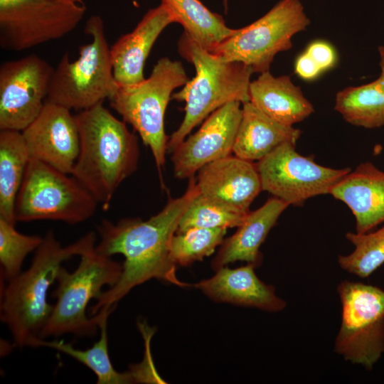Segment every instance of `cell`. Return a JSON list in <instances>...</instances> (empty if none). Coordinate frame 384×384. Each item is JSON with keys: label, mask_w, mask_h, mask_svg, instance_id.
Returning a JSON list of instances; mask_svg holds the SVG:
<instances>
[{"label": "cell", "mask_w": 384, "mask_h": 384, "mask_svg": "<svg viewBox=\"0 0 384 384\" xmlns=\"http://www.w3.org/2000/svg\"><path fill=\"white\" fill-rule=\"evenodd\" d=\"M255 268L249 263L235 269L224 266L215 270L213 277L193 286L217 302L256 308L268 312L284 309L286 302L275 294L272 285L267 284L258 278Z\"/></svg>", "instance_id": "ac0fdd59"}, {"label": "cell", "mask_w": 384, "mask_h": 384, "mask_svg": "<svg viewBox=\"0 0 384 384\" xmlns=\"http://www.w3.org/2000/svg\"><path fill=\"white\" fill-rule=\"evenodd\" d=\"M356 218L357 233H366L384 222V172L371 162L361 164L331 189Z\"/></svg>", "instance_id": "d6986e66"}, {"label": "cell", "mask_w": 384, "mask_h": 384, "mask_svg": "<svg viewBox=\"0 0 384 384\" xmlns=\"http://www.w3.org/2000/svg\"><path fill=\"white\" fill-rule=\"evenodd\" d=\"M98 202L73 176L30 158L15 203L16 222L39 220L74 225L90 219Z\"/></svg>", "instance_id": "ba28073f"}, {"label": "cell", "mask_w": 384, "mask_h": 384, "mask_svg": "<svg viewBox=\"0 0 384 384\" xmlns=\"http://www.w3.org/2000/svg\"><path fill=\"white\" fill-rule=\"evenodd\" d=\"M334 109L348 123L366 129L384 126V78L337 92Z\"/></svg>", "instance_id": "484cf974"}, {"label": "cell", "mask_w": 384, "mask_h": 384, "mask_svg": "<svg viewBox=\"0 0 384 384\" xmlns=\"http://www.w3.org/2000/svg\"><path fill=\"white\" fill-rule=\"evenodd\" d=\"M227 228H193L176 233L170 244L169 257L175 265L188 266L212 255L222 245Z\"/></svg>", "instance_id": "83f0119b"}, {"label": "cell", "mask_w": 384, "mask_h": 384, "mask_svg": "<svg viewBox=\"0 0 384 384\" xmlns=\"http://www.w3.org/2000/svg\"><path fill=\"white\" fill-rule=\"evenodd\" d=\"M179 54L193 64L195 77L171 98L185 102V116L169 138L167 151L172 153L191 130L212 112L231 101L249 102L251 67L226 61L209 52L183 33L178 43Z\"/></svg>", "instance_id": "277c9868"}, {"label": "cell", "mask_w": 384, "mask_h": 384, "mask_svg": "<svg viewBox=\"0 0 384 384\" xmlns=\"http://www.w3.org/2000/svg\"><path fill=\"white\" fill-rule=\"evenodd\" d=\"M247 214L236 212L199 193L182 215L176 233H182L193 228H238Z\"/></svg>", "instance_id": "f1b7e54d"}, {"label": "cell", "mask_w": 384, "mask_h": 384, "mask_svg": "<svg viewBox=\"0 0 384 384\" xmlns=\"http://www.w3.org/2000/svg\"><path fill=\"white\" fill-rule=\"evenodd\" d=\"M305 52L314 60L322 72L333 68L337 60L333 46L324 41L311 43Z\"/></svg>", "instance_id": "4dcf8cb0"}, {"label": "cell", "mask_w": 384, "mask_h": 384, "mask_svg": "<svg viewBox=\"0 0 384 384\" xmlns=\"http://www.w3.org/2000/svg\"><path fill=\"white\" fill-rule=\"evenodd\" d=\"M86 11L67 0H0V46L21 51L73 31Z\"/></svg>", "instance_id": "8fae6325"}, {"label": "cell", "mask_w": 384, "mask_h": 384, "mask_svg": "<svg viewBox=\"0 0 384 384\" xmlns=\"http://www.w3.org/2000/svg\"><path fill=\"white\" fill-rule=\"evenodd\" d=\"M378 53L380 55V68L381 70L380 75L384 78V46L378 47Z\"/></svg>", "instance_id": "d6a6232c"}, {"label": "cell", "mask_w": 384, "mask_h": 384, "mask_svg": "<svg viewBox=\"0 0 384 384\" xmlns=\"http://www.w3.org/2000/svg\"><path fill=\"white\" fill-rule=\"evenodd\" d=\"M75 119L80 151L70 175L106 210L120 184L137 168V137L103 102L78 112Z\"/></svg>", "instance_id": "7a4b0ae2"}, {"label": "cell", "mask_w": 384, "mask_h": 384, "mask_svg": "<svg viewBox=\"0 0 384 384\" xmlns=\"http://www.w3.org/2000/svg\"><path fill=\"white\" fill-rule=\"evenodd\" d=\"M300 134L299 129L274 120L251 102H246L242 103L233 153L241 159L258 161L284 142L296 144Z\"/></svg>", "instance_id": "7402d4cb"}, {"label": "cell", "mask_w": 384, "mask_h": 384, "mask_svg": "<svg viewBox=\"0 0 384 384\" xmlns=\"http://www.w3.org/2000/svg\"><path fill=\"white\" fill-rule=\"evenodd\" d=\"M321 70L314 60L306 53L301 54L295 62V73L305 80L317 78Z\"/></svg>", "instance_id": "1f68e13d"}, {"label": "cell", "mask_w": 384, "mask_h": 384, "mask_svg": "<svg viewBox=\"0 0 384 384\" xmlns=\"http://www.w3.org/2000/svg\"><path fill=\"white\" fill-rule=\"evenodd\" d=\"M54 68L31 54L0 66V130L22 132L41 113Z\"/></svg>", "instance_id": "4fadbf2b"}, {"label": "cell", "mask_w": 384, "mask_h": 384, "mask_svg": "<svg viewBox=\"0 0 384 384\" xmlns=\"http://www.w3.org/2000/svg\"><path fill=\"white\" fill-rule=\"evenodd\" d=\"M289 205L273 197L257 210L249 212L236 232L222 243L212 261L217 270L236 261H244L255 267L261 263L260 247L281 214Z\"/></svg>", "instance_id": "ffe728a7"}, {"label": "cell", "mask_w": 384, "mask_h": 384, "mask_svg": "<svg viewBox=\"0 0 384 384\" xmlns=\"http://www.w3.org/2000/svg\"><path fill=\"white\" fill-rule=\"evenodd\" d=\"M115 309L102 307L103 314L99 323L100 337L93 346L87 349L75 348L72 343L63 341H46L39 337L31 338L27 346L48 347L65 353L77 360L91 370L97 376L98 384L132 383L133 380L129 371L119 373L113 366L108 352L107 319Z\"/></svg>", "instance_id": "cb8c5ba5"}, {"label": "cell", "mask_w": 384, "mask_h": 384, "mask_svg": "<svg viewBox=\"0 0 384 384\" xmlns=\"http://www.w3.org/2000/svg\"><path fill=\"white\" fill-rule=\"evenodd\" d=\"M161 4L171 11L185 33L210 53L235 31L199 0H161Z\"/></svg>", "instance_id": "d4e9b609"}, {"label": "cell", "mask_w": 384, "mask_h": 384, "mask_svg": "<svg viewBox=\"0 0 384 384\" xmlns=\"http://www.w3.org/2000/svg\"><path fill=\"white\" fill-rule=\"evenodd\" d=\"M43 238L20 233L15 225L0 218L1 274L8 282L21 273L26 256L40 246Z\"/></svg>", "instance_id": "f546056e"}, {"label": "cell", "mask_w": 384, "mask_h": 384, "mask_svg": "<svg viewBox=\"0 0 384 384\" xmlns=\"http://www.w3.org/2000/svg\"><path fill=\"white\" fill-rule=\"evenodd\" d=\"M77 269L68 272L63 266L57 276V287L52 292L56 299L51 314L39 338L58 337L72 334L79 337L96 335L103 314L100 310L88 318L86 309L89 302L96 299L105 285L113 287L119 280L122 265L95 252V248L80 256Z\"/></svg>", "instance_id": "5b68a950"}, {"label": "cell", "mask_w": 384, "mask_h": 384, "mask_svg": "<svg viewBox=\"0 0 384 384\" xmlns=\"http://www.w3.org/2000/svg\"><path fill=\"white\" fill-rule=\"evenodd\" d=\"M188 81L182 63L161 58L149 78L129 85H119L108 100L110 107L139 134L149 147L156 166L165 164L169 137L164 115L173 91Z\"/></svg>", "instance_id": "52a82bcc"}, {"label": "cell", "mask_w": 384, "mask_h": 384, "mask_svg": "<svg viewBox=\"0 0 384 384\" xmlns=\"http://www.w3.org/2000/svg\"><path fill=\"white\" fill-rule=\"evenodd\" d=\"M30 155L21 132H0V218L15 225V203Z\"/></svg>", "instance_id": "603a6c76"}, {"label": "cell", "mask_w": 384, "mask_h": 384, "mask_svg": "<svg viewBox=\"0 0 384 384\" xmlns=\"http://www.w3.org/2000/svg\"><path fill=\"white\" fill-rule=\"evenodd\" d=\"M296 144H281L256 164L262 191L289 205H299L316 196L329 193L351 172L332 169L299 154Z\"/></svg>", "instance_id": "7c38bea8"}, {"label": "cell", "mask_w": 384, "mask_h": 384, "mask_svg": "<svg viewBox=\"0 0 384 384\" xmlns=\"http://www.w3.org/2000/svg\"><path fill=\"white\" fill-rule=\"evenodd\" d=\"M176 19L163 4L150 9L132 31L122 36L110 47L113 73L119 85L145 79L144 66L161 33Z\"/></svg>", "instance_id": "e0dca14e"}, {"label": "cell", "mask_w": 384, "mask_h": 384, "mask_svg": "<svg viewBox=\"0 0 384 384\" xmlns=\"http://www.w3.org/2000/svg\"><path fill=\"white\" fill-rule=\"evenodd\" d=\"M337 292L342 313L334 350L345 360L371 370L384 353V290L344 280Z\"/></svg>", "instance_id": "30bf717a"}, {"label": "cell", "mask_w": 384, "mask_h": 384, "mask_svg": "<svg viewBox=\"0 0 384 384\" xmlns=\"http://www.w3.org/2000/svg\"><path fill=\"white\" fill-rule=\"evenodd\" d=\"M240 105L231 101L223 105L177 146L171 153L175 177L190 178L205 165L230 155L242 117Z\"/></svg>", "instance_id": "5bb4252c"}, {"label": "cell", "mask_w": 384, "mask_h": 384, "mask_svg": "<svg viewBox=\"0 0 384 384\" xmlns=\"http://www.w3.org/2000/svg\"><path fill=\"white\" fill-rule=\"evenodd\" d=\"M67 1H73V2H75L78 4H83V0H67Z\"/></svg>", "instance_id": "836d02e7"}, {"label": "cell", "mask_w": 384, "mask_h": 384, "mask_svg": "<svg viewBox=\"0 0 384 384\" xmlns=\"http://www.w3.org/2000/svg\"><path fill=\"white\" fill-rule=\"evenodd\" d=\"M21 132L31 158L71 174L80 137L70 110L46 102L38 116Z\"/></svg>", "instance_id": "9a60e30c"}, {"label": "cell", "mask_w": 384, "mask_h": 384, "mask_svg": "<svg viewBox=\"0 0 384 384\" xmlns=\"http://www.w3.org/2000/svg\"><path fill=\"white\" fill-rule=\"evenodd\" d=\"M198 193L193 176L182 196L169 199L160 212L148 220L126 218L114 223L104 219L97 225L100 239L95 252L107 257L121 254L125 260L119 280L95 299L90 315H95L102 307L116 305L134 287L151 279L180 287L190 286L176 277L169 251L182 215Z\"/></svg>", "instance_id": "6da1fadb"}, {"label": "cell", "mask_w": 384, "mask_h": 384, "mask_svg": "<svg viewBox=\"0 0 384 384\" xmlns=\"http://www.w3.org/2000/svg\"><path fill=\"white\" fill-rule=\"evenodd\" d=\"M250 102L274 120L288 126L302 122L314 112L311 103L287 75L260 73L250 85Z\"/></svg>", "instance_id": "44dd1931"}, {"label": "cell", "mask_w": 384, "mask_h": 384, "mask_svg": "<svg viewBox=\"0 0 384 384\" xmlns=\"http://www.w3.org/2000/svg\"><path fill=\"white\" fill-rule=\"evenodd\" d=\"M84 32L91 42L79 48V57L73 61L64 53L54 68L46 100L78 112L109 100L119 86L102 17L91 16Z\"/></svg>", "instance_id": "8992f818"}, {"label": "cell", "mask_w": 384, "mask_h": 384, "mask_svg": "<svg viewBox=\"0 0 384 384\" xmlns=\"http://www.w3.org/2000/svg\"><path fill=\"white\" fill-rule=\"evenodd\" d=\"M196 180L200 194L243 214L262 191L256 164L236 156L205 165Z\"/></svg>", "instance_id": "2e32d148"}, {"label": "cell", "mask_w": 384, "mask_h": 384, "mask_svg": "<svg viewBox=\"0 0 384 384\" xmlns=\"http://www.w3.org/2000/svg\"><path fill=\"white\" fill-rule=\"evenodd\" d=\"M96 234L89 232L75 242L63 246L52 230L48 231L35 252L30 267L9 281L1 291V320L19 348L38 337L53 305L48 291L56 281L63 262L95 247Z\"/></svg>", "instance_id": "3957f363"}, {"label": "cell", "mask_w": 384, "mask_h": 384, "mask_svg": "<svg viewBox=\"0 0 384 384\" xmlns=\"http://www.w3.org/2000/svg\"><path fill=\"white\" fill-rule=\"evenodd\" d=\"M355 247L348 255H339L341 269L361 278L370 276L384 264V226L373 233L346 234Z\"/></svg>", "instance_id": "4316f807"}, {"label": "cell", "mask_w": 384, "mask_h": 384, "mask_svg": "<svg viewBox=\"0 0 384 384\" xmlns=\"http://www.w3.org/2000/svg\"><path fill=\"white\" fill-rule=\"evenodd\" d=\"M310 24L299 0H280L264 16L223 41L212 53L226 61L250 66L254 73L270 70L274 56L289 50L292 38Z\"/></svg>", "instance_id": "9c48e42d"}]
</instances>
